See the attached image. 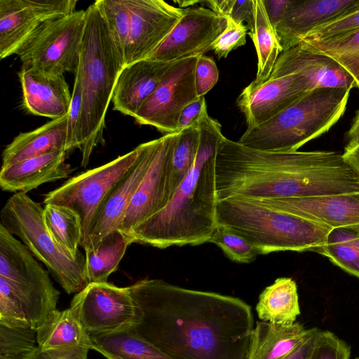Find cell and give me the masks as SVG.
<instances>
[{
	"label": "cell",
	"instance_id": "cell-1",
	"mask_svg": "<svg viewBox=\"0 0 359 359\" xmlns=\"http://www.w3.org/2000/svg\"><path fill=\"white\" fill-rule=\"evenodd\" d=\"M128 287L137 311L134 330L172 359H245L254 318L242 299L161 279Z\"/></svg>",
	"mask_w": 359,
	"mask_h": 359
},
{
	"label": "cell",
	"instance_id": "cell-2",
	"mask_svg": "<svg viewBox=\"0 0 359 359\" xmlns=\"http://www.w3.org/2000/svg\"><path fill=\"white\" fill-rule=\"evenodd\" d=\"M217 201L359 192V175L336 151H265L223 137L215 160Z\"/></svg>",
	"mask_w": 359,
	"mask_h": 359
},
{
	"label": "cell",
	"instance_id": "cell-3",
	"mask_svg": "<svg viewBox=\"0 0 359 359\" xmlns=\"http://www.w3.org/2000/svg\"><path fill=\"white\" fill-rule=\"evenodd\" d=\"M197 126L199 142L191 169L168 205L128 233L133 243L163 249L209 242L217 226L215 160L224 135L207 106Z\"/></svg>",
	"mask_w": 359,
	"mask_h": 359
},
{
	"label": "cell",
	"instance_id": "cell-4",
	"mask_svg": "<svg viewBox=\"0 0 359 359\" xmlns=\"http://www.w3.org/2000/svg\"><path fill=\"white\" fill-rule=\"evenodd\" d=\"M86 25L77 72L82 90L80 121L81 165L102 144L105 117L118 75L124 67L107 27L93 3L86 10Z\"/></svg>",
	"mask_w": 359,
	"mask_h": 359
},
{
	"label": "cell",
	"instance_id": "cell-5",
	"mask_svg": "<svg viewBox=\"0 0 359 359\" xmlns=\"http://www.w3.org/2000/svg\"><path fill=\"white\" fill-rule=\"evenodd\" d=\"M217 224L251 243L259 255L280 251L319 253L330 229L257 200L232 197L218 201Z\"/></svg>",
	"mask_w": 359,
	"mask_h": 359
},
{
	"label": "cell",
	"instance_id": "cell-6",
	"mask_svg": "<svg viewBox=\"0 0 359 359\" xmlns=\"http://www.w3.org/2000/svg\"><path fill=\"white\" fill-rule=\"evenodd\" d=\"M350 91L342 88L309 90L269 121L247 129L237 142L260 151H296L337 123L344 114Z\"/></svg>",
	"mask_w": 359,
	"mask_h": 359
},
{
	"label": "cell",
	"instance_id": "cell-7",
	"mask_svg": "<svg viewBox=\"0 0 359 359\" xmlns=\"http://www.w3.org/2000/svg\"><path fill=\"white\" fill-rule=\"evenodd\" d=\"M0 219V224L45 264L66 293H77L88 284L85 255L81 252L73 255L53 239L40 203L25 193H15L4 204Z\"/></svg>",
	"mask_w": 359,
	"mask_h": 359
},
{
	"label": "cell",
	"instance_id": "cell-8",
	"mask_svg": "<svg viewBox=\"0 0 359 359\" xmlns=\"http://www.w3.org/2000/svg\"><path fill=\"white\" fill-rule=\"evenodd\" d=\"M34 257L0 224V276L10 285L31 327L36 330L57 309L60 292Z\"/></svg>",
	"mask_w": 359,
	"mask_h": 359
},
{
	"label": "cell",
	"instance_id": "cell-9",
	"mask_svg": "<svg viewBox=\"0 0 359 359\" xmlns=\"http://www.w3.org/2000/svg\"><path fill=\"white\" fill-rule=\"evenodd\" d=\"M86 10L44 23L16 53L23 66L46 72L76 74L81 52Z\"/></svg>",
	"mask_w": 359,
	"mask_h": 359
},
{
	"label": "cell",
	"instance_id": "cell-10",
	"mask_svg": "<svg viewBox=\"0 0 359 359\" xmlns=\"http://www.w3.org/2000/svg\"><path fill=\"white\" fill-rule=\"evenodd\" d=\"M141 151V144L111 161L76 175L48 192L43 203L68 207L80 217L85 242L94 217L107 194L130 170Z\"/></svg>",
	"mask_w": 359,
	"mask_h": 359
},
{
	"label": "cell",
	"instance_id": "cell-11",
	"mask_svg": "<svg viewBox=\"0 0 359 359\" xmlns=\"http://www.w3.org/2000/svg\"><path fill=\"white\" fill-rule=\"evenodd\" d=\"M69 309L90 336L132 330L137 323V306L128 286L90 283L75 294Z\"/></svg>",
	"mask_w": 359,
	"mask_h": 359
},
{
	"label": "cell",
	"instance_id": "cell-12",
	"mask_svg": "<svg viewBox=\"0 0 359 359\" xmlns=\"http://www.w3.org/2000/svg\"><path fill=\"white\" fill-rule=\"evenodd\" d=\"M198 57L194 55L173 62L133 116L137 123L153 126L164 135L177 133L181 111L198 98L195 86Z\"/></svg>",
	"mask_w": 359,
	"mask_h": 359
},
{
	"label": "cell",
	"instance_id": "cell-13",
	"mask_svg": "<svg viewBox=\"0 0 359 359\" xmlns=\"http://www.w3.org/2000/svg\"><path fill=\"white\" fill-rule=\"evenodd\" d=\"M178 133L166 134L157 139L152 160L118 224V230L128 234L170 202L172 159Z\"/></svg>",
	"mask_w": 359,
	"mask_h": 359
},
{
	"label": "cell",
	"instance_id": "cell-14",
	"mask_svg": "<svg viewBox=\"0 0 359 359\" xmlns=\"http://www.w3.org/2000/svg\"><path fill=\"white\" fill-rule=\"evenodd\" d=\"M76 0H0V57L16 54L44 23L76 11Z\"/></svg>",
	"mask_w": 359,
	"mask_h": 359
},
{
	"label": "cell",
	"instance_id": "cell-15",
	"mask_svg": "<svg viewBox=\"0 0 359 359\" xmlns=\"http://www.w3.org/2000/svg\"><path fill=\"white\" fill-rule=\"evenodd\" d=\"M227 19L203 6L185 8L171 32L147 58L172 62L205 55L226 27Z\"/></svg>",
	"mask_w": 359,
	"mask_h": 359
},
{
	"label": "cell",
	"instance_id": "cell-16",
	"mask_svg": "<svg viewBox=\"0 0 359 359\" xmlns=\"http://www.w3.org/2000/svg\"><path fill=\"white\" fill-rule=\"evenodd\" d=\"M130 33L124 67L147 59L185 13L163 0H128Z\"/></svg>",
	"mask_w": 359,
	"mask_h": 359
},
{
	"label": "cell",
	"instance_id": "cell-17",
	"mask_svg": "<svg viewBox=\"0 0 359 359\" xmlns=\"http://www.w3.org/2000/svg\"><path fill=\"white\" fill-rule=\"evenodd\" d=\"M309 90L311 84L304 76L290 74L259 85L251 82L238 95L236 104L245 116L247 129H251L273 118Z\"/></svg>",
	"mask_w": 359,
	"mask_h": 359
},
{
	"label": "cell",
	"instance_id": "cell-18",
	"mask_svg": "<svg viewBox=\"0 0 359 359\" xmlns=\"http://www.w3.org/2000/svg\"><path fill=\"white\" fill-rule=\"evenodd\" d=\"M157 139L141 144V151L130 170L114 185L101 203L82 244L86 249L99 242L118 224L140 184L152 160Z\"/></svg>",
	"mask_w": 359,
	"mask_h": 359
},
{
	"label": "cell",
	"instance_id": "cell-19",
	"mask_svg": "<svg viewBox=\"0 0 359 359\" xmlns=\"http://www.w3.org/2000/svg\"><path fill=\"white\" fill-rule=\"evenodd\" d=\"M257 201L330 229L359 225V192Z\"/></svg>",
	"mask_w": 359,
	"mask_h": 359
},
{
	"label": "cell",
	"instance_id": "cell-20",
	"mask_svg": "<svg viewBox=\"0 0 359 359\" xmlns=\"http://www.w3.org/2000/svg\"><path fill=\"white\" fill-rule=\"evenodd\" d=\"M359 8V0L291 1L275 27L283 51L298 45L314 29Z\"/></svg>",
	"mask_w": 359,
	"mask_h": 359
},
{
	"label": "cell",
	"instance_id": "cell-21",
	"mask_svg": "<svg viewBox=\"0 0 359 359\" xmlns=\"http://www.w3.org/2000/svg\"><path fill=\"white\" fill-rule=\"evenodd\" d=\"M290 74L304 76L311 90L323 88L356 87L353 78L337 61L323 54L311 51L300 44L283 50L278 56L269 79Z\"/></svg>",
	"mask_w": 359,
	"mask_h": 359
},
{
	"label": "cell",
	"instance_id": "cell-22",
	"mask_svg": "<svg viewBox=\"0 0 359 359\" xmlns=\"http://www.w3.org/2000/svg\"><path fill=\"white\" fill-rule=\"evenodd\" d=\"M18 75L23 107L28 112L52 120L68 115L72 95L64 74L22 65Z\"/></svg>",
	"mask_w": 359,
	"mask_h": 359
},
{
	"label": "cell",
	"instance_id": "cell-23",
	"mask_svg": "<svg viewBox=\"0 0 359 359\" xmlns=\"http://www.w3.org/2000/svg\"><path fill=\"white\" fill-rule=\"evenodd\" d=\"M39 351L48 359H87L90 337L70 309L53 311L36 330Z\"/></svg>",
	"mask_w": 359,
	"mask_h": 359
},
{
	"label": "cell",
	"instance_id": "cell-24",
	"mask_svg": "<svg viewBox=\"0 0 359 359\" xmlns=\"http://www.w3.org/2000/svg\"><path fill=\"white\" fill-rule=\"evenodd\" d=\"M173 62L144 59L123 67L112 96L114 110L133 117Z\"/></svg>",
	"mask_w": 359,
	"mask_h": 359
},
{
	"label": "cell",
	"instance_id": "cell-25",
	"mask_svg": "<svg viewBox=\"0 0 359 359\" xmlns=\"http://www.w3.org/2000/svg\"><path fill=\"white\" fill-rule=\"evenodd\" d=\"M67 153L56 151L1 168V189L26 194L43 184L67 177L71 170L65 162Z\"/></svg>",
	"mask_w": 359,
	"mask_h": 359
},
{
	"label": "cell",
	"instance_id": "cell-26",
	"mask_svg": "<svg viewBox=\"0 0 359 359\" xmlns=\"http://www.w3.org/2000/svg\"><path fill=\"white\" fill-rule=\"evenodd\" d=\"M67 116L17 135L2 152L1 168L56 151L68 152Z\"/></svg>",
	"mask_w": 359,
	"mask_h": 359
},
{
	"label": "cell",
	"instance_id": "cell-27",
	"mask_svg": "<svg viewBox=\"0 0 359 359\" xmlns=\"http://www.w3.org/2000/svg\"><path fill=\"white\" fill-rule=\"evenodd\" d=\"M311 330L298 322L280 325L257 321L245 359H281L302 343Z\"/></svg>",
	"mask_w": 359,
	"mask_h": 359
},
{
	"label": "cell",
	"instance_id": "cell-28",
	"mask_svg": "<svg viewBox=\"0 0 359 359\" xmlns=\"http://www.w3.org/2000/svg\"><path fill=\"white\" fill-rule=\"evenodd\" d=\"M256 311L262 321L280 325L294 323L301 313L296 282L287 277L276 279L259 294Z\"/></svg>",
	"mask_w": 359,
	"mask_h": 359
},
{
	"label": "cell",
	"instance_id": "cell-29",
	"mask_svg": "<svg viewBox=\"0 0 359 359\" xmlns=\"http://www.w3.org/2000/svg\"><path fill=\"white\" fill-rule=\"evenodd\" d=\"M132 243L133 241L129 234L116 229L95 245L84 249L88 283L107 282Z\"/></svg>",
	"mask_w": 359,
	"mask_h": 359
},
{
	"label": "cell",
	"instance_id": "cell-30",
	"mask_svg": "<svg viewBox=\"0 0 359 359\" xmlns=\"http://www.w3.org/2000/svg\"><path fill=\"white\" fill-rule=\"evenodd\" d=\"M90 337V348L107 359H172L134 329Z\"/></svg>",
	"mask_w": 359,
	"mask_h": 359
},
{
	"label": "cell",
	"instance_id": "cell-31",
	"mask_svg": "<svg viewBox=\"0 0 359 359\" xmlns=\"http://www.w3.org/2000/svg\"><path fill=\"white\" fill-rule=\"evenodd\" d=\"M257 55V71L252 83L259 85L269 79L283 52L279 39L266 12L263 0H255V26L248 33Z\"/></svg>",
	"mask_w": 359,
	"mask_h": 359
},
{
	"label": "cell",
	"instance_id": "cell-32",
	"mask_svg": "<svg viewBox=\"0 0 359 359\" xmlns=\"http://www.w3.org/2000/svg\"><path fill=\"white\" fill-rule=\"evenodd\" d=\"M46 226L53 239L73 255L81 252L83 238L79 215L72 209L60 205L47 204L43 208Z\"/></svg>",
	"mask_w": 359,
	"mask_h": 359
},
{
	"label": "cell",
	"instance_id": "cell-33",
	"mask_svg": "<svg viewBox=\"0 0 359 359\" xmlns=\"http://www.w3.org/2000/svg\"><path fill=\"white\" fill-rule=\"evenodd\" d=\"M319 254L359 278V225L331 229Z\"/></svg>",
	"mask_w": 359,
	"mask_h": 359
},
{
	"label": "cell",
	"instance_id": "cell-34",
	"mask_svg": "<svg viewBox=\"0 0 359 359\" xmlns=\"http://www.w3.org/2000/svg\"><path fill=\"white\" fill-rule=\"evenodd\" d=\"M304 48L323 54L337 61L353 78L359 88V29L334 40L302 41Z\"/></svg>",
	"mask_w": 359,
	"mask_h": 359
},
{
	"label": "cell",
	"instance_id": "cell-35",
	"mask_svg": "<svg viewBox=\"0 0 359 359\" xmlns=\"http://www.w3.org/2000/svg\"><path fill=\"white\" fill-rule=\"evenodd\" d=\"M94 4L124 61L129 43L131 25L128 0H97Z\"/></svg>",
	"mask_w": 359,
	"mask_h": 359
},
{
	"label": "cell",
	"instance_id": "cell-36",
	"mask_svg": "<svg viewBox=\"0 0 359 359\" xmlns=\"http://www.w3.org/2000/svg\"><path fill=\"white\" fill-rule=\"evenodd\" d=\"M198 142V126L187 128L179 132L172 159L170 176L172 197L193 166Z\"/></svg>",
	"mask_w": 359,
	"mask_h": 359
},
{
	"label": "cell",
	"instance_id": "cell-37",
	"mask_svg": "<svg viewBox=\"0 0 359 359\" xmlns=\"http://www.w3.org/2000/svg\"><path fill=\"white\" fill-rule=\"evenodd\" d=\"M37 350L36 330L0 325V359H29Z\"/></svg>",
	"mask_w": 359,
	"mask_h": 359
},
{
	"label": "cell",
	"instance_id": "cell-38",
	"mask_svg": "<svg viewBox=\"0 0 359 359\" xmlns=\"http://www.w3.org/2000/svg\"><path fill=\"white\" fill-rule=\"evenodd\" d=\"M209 242L217 245L231 260L238 263H250L259 255L251 243L220 224H217Z\"/></svg>",
	"mask_w": 359,
	"mask_h": 359
},
{
	"label": "cell",
	"instance_id": "cell-39",
	"mask_svg": "<svg viewBox=\"0 0 359 359\" xmlns=\"http://www.w3.org/2000/svg\"><path fill=\"white\" fill-rule=\"evenodd\" d=\"M0 325L10 328L30 327L19 299L8 282L1 276Z\"/></svg>",
	"mask_w": 359,
	"mask_h": 359
},
{
	"label": "cell",
	"instance_id": "cell-40",
	"mask_svg": "<svg viewBox=\"0 0 359 359\" xmlns=\"http://www.w3.org/2000/svg\"><path fill=\"white\" fill-rule=\"evenodd\" d=\"M219 15L244 24L249 32L255 26V0H210L203 2Z\"/></svg>",
	"mask_w": 359,
	"mask_h": 359
},
{
	"label": "cell",
	"instance_id": "cell-41",
	"mask_svg": "<svg viewBox=\"0 0 359 359\" xmlns=\"http://www.w3.org/2000/svg\"><path fill=\"white\" fill-rule=\"evenodd\" d=\"M359 29V8L309 33L300 42L334 40Z\"/></svg>",
	"mask_w": 359,
	"mask_h": 359
},
{
	"label": "cell",
	"instance_id": "cell-42",
	"mask_svg": "<svg viewBox=\"0 0 359 359\" xmlns=\"http://www.w3.org/2000/svg\"><path fill=\"white\" fill-rule=\"evenodd\" d=\"M351 347L329 330H320L309 359H350Z\"/></svg>",
	"mask_w": 359,
	"mask_h": 359
},
{
	"label": "cell",
	"instance_id": "cell-43",
	"mask_svg": "<svg viewBox=\"0 0 359 359\" xmlns=\"http://www.w3.org/2000/svg\"><path fill=\"white\" fill-rule=\"evenodd\" d=\"M226 19V28L214 41L210 49L219 59L226 58L231 51L244 46L246 43L247 27L231 18Z\"/></svg>",
	"mask_w": 359,
	"mask_h": 359
},
{
	"label": "cell",
	"instance_id": "cell-44",
	"mask_svg": "<svg viewBox=\"0 0 359 359\" xmlns=\"http://www.w3.org/2000/svg\"><path fill=\"white\" fill-rule=\"evenodd\" d=\"M82 90L79 77L75 75L72 102L67 116V151L79 149Z\"/></svg>",
	"mask_w": 359,
	"mask_h": 359
},
{
	"label": "cell",
	"instance_id": "cell-45",
	"mask_svg": "<svg viewBox=\"0 0 359 359\" xmlns=\"http://www.w3.org/2000/svg\"><path fill=\"white\" fill-rule=\"evenodd\" d=\"M219 71L212 57L199 55L195 71V86L198 97L204 96L217 83Z\"/></svg>",
	"mask_w": 359,
	"mask_h": 359
},
{
	"label": "cell",
	"instance_id": "cell-46",
	"mask_svg": "<svg viewBox=\"0 0 359 359\" xmlns=\"http://www.w3.org/2000/svg\"><path fill=\"white\" fill-rule=\"evenodd\" d=\"M206 106L205 97H200L186 106L181 111L177 121V132L182 130L197 126L199 116Z\"/></svg>",
	"mask_w": 359,
	"mask_h": 359
},
{
	"label": "cell",
	"instance_id": "cell-47",
	"mask_svg": "<svg viewBox=\"0 0 359 359\" xmlns=\"http://www.w3.org/2000/svg\"><path fill=\"white\" fill-rule=\"evenodd\" d=\"M269 21L275 28L282 20L290 0H263Z\"/></svg>",
	"mask_w": 359,
	"mask_h": 359
},
{
	"label": "cell",
	"instance_id": "cell-48",
	"mask_svg": "<svg viewBox=\"0 0 359 359\" xmlns=\"http://www.w3.org/2000/svg\"><path fill=\"white\" fill-rule=\"evenodd\" d=\"M319 329L312 327L309 335L292 351L281 359H309Z\"/></svg>",
	"mask_w": 359,
	"mask_h": 359
},
{
	"label": "cell",
	"instance_id": "cell-49",
	"mask_svg": "<svg viewBox=\"0 0 359 359\" xmlns=\"http://www.w3.org/2000/svg\"><path fill=\"white\" fill-rule=\"evenodd\" d=\"M346 144L344 149H350L359 144V109L356 111L351 125L346 133Z\"/></svg>",
	"mask_w": 359,
	"mask_h": 359
},
{
	"label": "cell",
	"instance_id": "cell-50",
	"mask_svg": "<svg viewBox=\"0 0 359 359\" xmlns=\"http://www.w3.org/2000/svg\"><path fill=\"white\" fill-rule=\"evenodd\" d=\"M345 161L359 175V144L342 154Z\"/></svg>",
	"mask_w": 359,
	"mask_h": 359
},
{
	"label": "cell",
	"instance_id": "cell-51",
	"mask_svg": "<svg viewBox=\"0 0 359 359\" xmlns=\"http://www.w3.org/2000/svg\"><path fill=\"white\" fill-rule=\"evenodd\" d=\"M29 359H48L46 357H45L39 350L36 351V352L29 358Z\"/></svg>",
	"mask_w": 359,
	"mask_h": 359
},
{
	"label": "cell",
	"instance_id": "cell-52",
	"mask_svg": "<svg viewBox=\"0 0 359 359\" xmlns=\"http://www.w3.org/2000/svg\"><path fill=\"white\" fill-rule=\"evenodd\" d=\"M355 359H359V355L357 356Z\"/></svg>",
	"mask_w": 359,
	"mask_h": 359
}]
</instances>
